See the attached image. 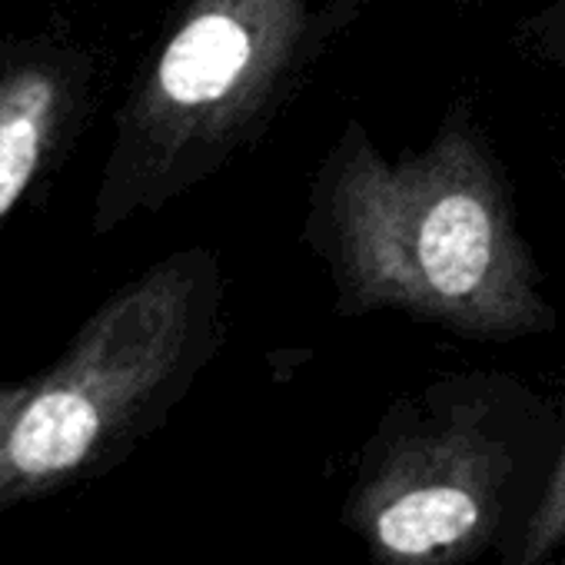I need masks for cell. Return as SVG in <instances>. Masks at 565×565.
<instances>
[{
	"label": "cell",
	"instance_id": "cell-1",
	"mask_svg": "<svg viewBox=\"0 0 565 565\" xmlns=\"http://www.w3.org/2000/svg\"><path fill=\"white\" fill-rule=\"evenodd\" d=\"M300 236L343 320L406 313L479 343L558 327L509 173L469 100H452L433 137L396 157L363 120H343L310 177Z\"/></svg>",
	"mask_w": 565,
	"mask_h": 565
},
{
	"label": "cell",
	"instance_id": "cell-2",
	"mask_svg": "<svg viewBox=\"0 0 565 565\" xmlns=\"http://www.w3.org/2000/svg\"><path fill=\"white\" fill-rule=\"evenodd\" d=\"M370 0H180L114 124L94 233L153 216L249 153Z\"/></svg>",
	"mask_w": 565,
	"mask_h": 565
},
{
	"label": "cell",
	"instance_id": "cell-3",
	"mask_svg": "<svg viewBox=\"0 0 565 565\" xmlns=\"http://www.w3.org/2000/svg\"><path fill=\"white\" fill-rule=\"evenodd\" d=\"M562 409L515 373L459 370L393 399L347 492L373 565H469L529 525L562 446Z\"/></svg>",
	"mask_w": 565,
	"mask_h": 565
},
{
	"label": "cell",
	"instance_id": "cell-4",
	"mask_svg": "<svg viewBox=\"0 0 565 565\" xmlns=\"http://www.w3.org/2000/svg\"><path fill=\"white\" fill-rule=\"evenodd\" d=\"M77 90L67 57L21 51L0 61V226L64 137Z\"/></svg>",
	"mask_w": 565,
	"mask_h": 565
},
{
	"label": "cell",
	"instance_id": "cell-5",
	"mask_svg": "<svg viewBox=\"0 0 565 565\" xmlns=\"http://www.w3.org/2000/svg\"><path fill=\"white\" fill-rule=\"evenodd\" d=\"M502 565H565V419H562V446L552 476L545 482V492L529 525L522 529L519 542L502 555Z\"/></svg>",
	"mask_w": 565,
	"mask_h": 565
},
{
	"label": "cell",
	"instance_id": "cell-6",
	"mask_svg": "<svg viewBox=\"0 0 565 565\" xmlns=\"http://www.w3.org/2000/svg\"><path fill=\"white\" fill-rule=\"evenodd\" d=\"M512 44L522 57L565 77V0H548L515 24Z\"/></svg>",
	"mask_w": 565,
	"mask_h": 565
}]
</instances>
